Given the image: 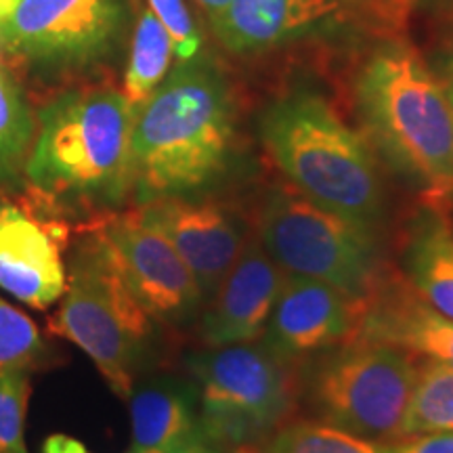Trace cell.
Here are the masks:
<instances>
[{
    "mask_svg": "<svg viewBox=\"0 0 453 453\" xmlns=\"http://www.w3.org/2000/svg\"><path fill=\"white\" fill-rule=\"evenodd\" d=\"M235 141V104L214 61H179L134 107L130 180L139 203L194 194L225 173Z\"/></svg>",
    "mask_w": 453,
    "mask_h": 453,
    "instance_id": "obj_1",
    "label": "cell"
},
{
    "mask_svg": "<svg viewBox=\"0 0 453 453\" xmlns=\"http://www.w3.org/2000/svg\"><path fill=\"white\" fill-rule=\"evenodd\" d=\"M134 105L111 87H76L36 113L24 174L27 189L57 211H113L133 194L130 137ZM93 214V217H95Z\"/></svg>",
    "mask_w": 453,
    "mask_h": 453,
    "instance_id": "obj_2",
    "label": "cell"
},
{
    "mask_svg": "<svg viewBox=\"0 0 453 453\" xmlns=\"http://www.w3.org/2000/svg\"><path fill=\"white\" fill-rule=\"evenodd\" d=\"M353 93L378 154L428 206H443L453 196V107L433 67L410 44H382L364 61Z\"/></svg>",
    "mask_w": 453,
    "mask_h": 453,
    "instance_id": "obj_3",
    "label": "cell"
},
{
    "mask_svg": "<svg viewBox=\"0 0 453 453\" xmlns=\"http://www.w3.org/2000/svg\"><path fill=\"white\" fill-rule=\"evenodd\" d=\"M265 150L294 189L355 223L384 217V183L372 147L315 90H292L260 118Z\"/></svg>",
    "mask_w": 453,
    "mask_h": 453,
    "instance_id": "obj_4",
    "label": "cell"
},
{
    "mask_svg": "<svg viewBox=\"0 0 453 453\" xmlns=\"http://www.w3.org/2000/svg\"><path fill=\"white\" fill-rule=\"evenodd\" d=\"M258 240L283 273L330 283L357 303L387 271L372 226L327 211L292 185L265 196Z\"/></svg>",
    "mask_w": 453,
    "mask_h": 453,
    "instance_id": "obj_5",
    "label": "cell"
},
{
    "mask_svg": "<svg viewBox=\"0 0 453 453\" xmlns=\"http://www.w3.org/2000/svg\"><path fill=\"white\" fill-rule=\"evenodd\" d=\"M61 298L49 332L81 347L113 393L128 399L133 395L134 364L150 336L151 317L95 237L84 229L70 260Z\"/></svg>",
    "mask_w": 453,
    "mask_h": 453,
    "instance_id": "obj_6",
    "label": "cell"
},
{
    "mask_svg": "<svg viewBox=\"0 0 453 453\" xmlns=\"http://www.w3.org/2000/svg\"><path fill=\"white\" fill-rule=\"evenodd\" d=\"M418 364L407 350L355 338L332 349L311 380V405L326 424L390 445L401 441Z\"/></svg>",
    "mask_w": 453,
    "mask_h": 453,
    "instance_id": "obj_7",
    "label": "cell"
},
{
    "mask_svg": "<svg viewBox=\"0 0 453 453\" xmlns=\"http://www.w3.org/2000/svg\"><path fill=\"white\" fill-rule=\"evenodd\" d=\"M133 0H19L0 19V49L44 73L82 72L120 53Z\"/></svg>",
    "mask_w": 453,
    "mask_h": 453,
    "instance_id": "obj_8",
    "label": "cell"
},
{
    "mask_svg": "<svg viewBox=\"0 0 453 453\" xmlns=\"http://www.w3.org/2000/svg\"><path fill=\"white\" fill-rule=\"evenodd\" d=\"M202 390V428L225 443H250L273 434L294 410L288 361L267 344H231L194 364Z\"/></svg>",
    "mask_w": 453,
    "mask_h": 453,
    "instance_id": "obj_9",
    "label": "cell"
},
{
    "mask_svg": "<svg viewBox=\"0 0 453 453\" xmlns=\"http://www.w3.org/2000/svg\"><path fill=\"white\" fill-rule=\"evenodd\" d=\"M147 315L177 321L202 303L194 273L141 206L95 214L84 226Z\"/></svg>",
    "mask_w": 453,
    "mask_h": 453,
    "instance_id": "obj_10",
    "label": "cell"
},
{
    "mask_svg": "<svg viewBox=\"0 0 453 453\" xmlns=\"http://www.w3.org/2000/svg\"><path fill=\"white\" fill-rule=\"evenodd\" d=\"M72 226L65 214L34 194L0 197V290L38 311L64 296V252Z\"/></svg>",
    "mask_w": 453,
    "mask_h": 453,
    "instance_id": "obj_11",
    "label": "cell"
},
{
    "mask_svg": "<svg viewBox=\"0 0 453 453\" xmlns=\"http://www.w3.org/2000/svg\"><path fill=\"white\" fill-rule=\"evenodd\" d=\"M361 304L330 283L286 273L265 344L286 361L326 353L357 338Z\"/></svg>",
    "mask_w": 453,
    "mask_h": 453,
    "instance_id": "obj_12",
    "label": "cell"
},
{
    "mask_svg": "<svg viewBox=\"0 0 453 453\" xmlns=\"http://www.w3.org/2000/svg\"><path fill=\"white\" fill-rule=\"evenodd\" d=\"M139 206L185 260L202 296L211 298L246 243L237 219L220 203L187 196L157 197Z\"/></svg>",
    "mask_w": 453,
    "mask_h": 453,
    "instance_id": "obj_13",
    "label": "cell"
},
{
    "mask_svg": "<svg viewBox=\"0 0 453 453\" xmlns=\"http://www.w3.org/2000/svg\"><path fill=\"white\" fill-rule=\"evenodd\" d=\"M286 273L269 257L258 237H248L240 257L223 277L202 321V338L211 349L248 344L267 330Z\"/></svg>",
    "mask_w": 453,
    "mask_h": 453,
    "instance_id": "obj_14",
    "label": "cell"
},
{
    "mask_svg": "<svg viewBox=\"0 0 453 453\" xmlns=\"http://www.w3.org/2000/svg\"><path fill=\"white\" fill-rule=\"evenodd\" d=\"M357 338L376 340L453 367V319L433 309L403 275L384 271L361 304Z\"/></svg>",
    "mask_w": 453,
    "mask_h": 453,
    "instance_id": "obj_15",
    "label": "cell"
},
{
    "mask_svg": "<svg viewBox=\"0 0 453 453\" xmlns=\"http://www.w3.org/2000/svg\"><path fill=\"white\" fill-rule=\"evenodd\" d=\"M338 11V0H231L208 24L226 50L252 55L319 30Z\"/></svg>",
    "mask_w": 453,
    "mask_h": 453,
    "instance_id": "obj_16",
    "label": "cell"
},
{
    "mask_svg": "<svg viewBox=\"0 0 453 453\" xmlns=\"http://www.w3.org/2000/svg\"><path fill=\"white\" fill-rule=\"evenodd\" d=\"M401 260L403 277L413 290L453 319V225L437 206L413 219Z\"/></svg>",
    "mask_w": 453,
    "mask_h": 453,
    "instance_id": "obj_17",
    "label": "cell"
},
{
    "mask_svg": "<svg viewBox=\"0 0 453 453\" xmlns=\"http://www.w3.org/2000/svg\"><path fill=\"white\" fill-rule=\"evenodd\" d=\"M130 396L133 447L168 451L196 434L194 411L180 390L151 387Z\"/></svg>",
    "mask_w": 453,
    "mask_h": 453,
    "instance_id": "obj_18",
    "label": "cell"
},
{
    "mask_svg": "<svg viewBox=\"0 0 453 453\" xmlns=\"http://www.w3.org/2000/svg\"><path fill=\"white\" fill-rule=\"evenodd\" d=\"M174 57L173 38L150 7H141L133 27L130 55L124 72L122 95L139 107L168 76Z\"/></svg>",
    "mask_w": 453,
    "mask_h": 453,
    "instance_id": "obj_19",
    "label": "cell"
},
{
    "mask_svg": "<svg viewBox=\"0 0 453 453\" xmlns=\"http://www.w3.org/2000/svg\"><path fill=\"white\" fill-rule=\"evenodd\" d=\"M36 118L15 72L0 57V183L24 173L30 156Z\"/></svg>",
    "mask_w": 453,
    "mask_h": 453,
    "instance_id": "obj_20",
    "label": "cell"
},
{
    "mask_svg": "<svg viewBox=\"0 0 453 453\" xmlns=\"http://www.w3.org/2000/svg\"><path fill=\"white\" fill-rule=\"evenodd\" d=\"M430 433H453V367L426 359L418 365L401 439Z\"/></svg>",
    "mask_w": 453,
    "mask_h": 453,
    "instance_id": "obj_21",
    "label": "cell"
},
{
    "mask_svg": "<svg viewBox=\"0 0 453 453\" xmlns=\"http://www.w3.org/2000/svg\"><path fill=\"white\" fill-rule=\"evenodd\" d=\"M265 453H388V445L350 434L326 422H292L277 428Z\"/></svg>",
    "mask_w": 453,
    "mask_h": 453,
    "instance_id": "obj_22",
    "label": "cell"
},
{
    "mask_svg": "<svg viewBox=\"0 0 453 453\" xmlns=\"http://www.w3.org/2000/svg\"><path fill=\"white\" fill-rule=\"evenodd\" d=\"M41 350L42 338L36 324L0 298V373L27 370Z\"/></svg>",
    "mask_w": 453,
    "mask_h": 453,
    "instance_id": "obj_23",
    "label": "cell"
},
{
    "mask_svg": "<svg viewBox=\"0 0 453 453\" xmlns=\"http://www.w3.org/2000/svg\"><path fill=\"white\" fill-rule=\"evenodd\" d=\"M27 396V370L0 373V453H27L24 439Z\"/></svg>",
    "mask_w": 453,
    "mask_h": 453,
    "instance_id": "obj_24",
    "label": "cell"
},
{
    "mask_svg": "<svg viewBox=\"0 0 453 453\" xmlns=\"http://www.w3.org/2000/svg\"><path fill=\"white\" fill-rule=\"evenodd\" d=\"M147 7L154 11L157 19L168 30L179 61H189L200 55L202 34L197 30L185 0H147Z\"/></svg>",
    "mask_w": 453,
    "mask_h": 453,
    "instance_id": "obj_25",
    "label": "cell"
},
{
    "mask_svg": "<svg viewBox=\"0 0 453 453\" xmlns=\"http://www.w3.org/2000/svg\"><path fill=\"white\" fill-rule=\"evenodd\" d=\"M388 453H453V433L413 434L390 443Z\"/></svg>",
    "mask_w": 453,
    "mask_h": 453,
    "instance_id": "obj_26",
    "label": "cell"
},
{
    "mask_svg": "<svg viewBox=\"0 0 453 453\" xmlns=\"http://www.w3.org/2000/svg\"><path fill=\"white\" fill-rule=\"evenodd\" d=\"M42 453H90L82 441L70 437V434H50L44 441Z\"/></svg>",
    "mask_w": 453,
    "mask_h": 453,
    "instance_id": "obj_27",
    "label": "cell"
},
{
    "mask_svg": "<svg viewBox=\"0 0 453 453\" xmlns=\"http://www.w3.org/2000/svg\"><path fill=\"white\" fill-rule=\"evenodd\" d=\"M433 70L439 76L441 84H443L447 99H449V104L453 107V44H451V47H447L443 53H441L439 61H437V67H433Z\"/></svg>",
    "mask_w": 453,
    "mask_h": 453,
    "instance_id": "obj_28",
    "label": "cell"
},
{
    "mask_svg": "<svg viewBox=\"0 0 453 453\" xmlns=\"http://www.w3.org/2000/svg\"><path fill=\"white\" fill-rule=\"evenodd\" d=\"M166 453H214V451L206 443H203V441L197 437V433H196V434H191V437H187L185 441H180V443H177L174 447H170Z\"/></svg>",
    "mask_w": 453,
    "mask_h": 453,
    "instance_id": "obj_29",
    "label": "cell"
},
{
    "mask_svg": "<svg viewBox=\"0 0 453 453\" xmlns=\"http://www.w3.org/2000/svg\"><path fill=\"white\" fill-rule=\"evenodd\" d=\"M194 3L203 11V13H206L208 19H211V17L217 15L219 11H223L231 0H194Z\"/></svg>",
    "mask_w": 453,
    "mask_h": 453,
    "instance_id": "obj_30",
    "label": "cell"
},
{
    "mask_svg": "<svg viewBox=\"0 0 453 453\" xmlns=\"http://www.w3.org/2000/svg\"><path fill=\"white\" fill-rule=\"evenodd\" d=\"M433 7L441 19L453 27V0H433Z\"/></svg>",
    "mask_w": 453,
    "mask_h": 453,
    "instance_id": "obj_31",
    "label": "cell"
},
{
    "mask_svg": "<svg viewBox=\"0 0 453 453\" xmlns=\"http://www.w3.org/2000/svg\"><path fill=\"white\" fill-rule=\"evenodd\" d=\"M17 3H19V0H0V19H3V17L7 15Z\"/></svg>",
    "mask_w": 453,
    "mask_h": 453,
    "instance_id": "obj_32",
    "label": "cell"
},
{
    "mask_svg": "<svg viewBox=\"0 0 453 453\" xmlns=\"http://www.w3.org/2000/svg\"><path fill=\"white\" fill-rule=\"evenodd\" d=\"M127 453H166L162 449H141V447H133V449L127 451Z\"/></svg>",
    "mask_w": 453,
    "mask_h": 453,
    "instance_id": "obj_33",
    "label": "cell"
},
{
    "mask_svg": "<svg viewBox=\"0 0 453 453\" xmlns=\"http://www.w3.org/2000/svg\"><path fill=\"white\" fill-rule=\"evenodd\" d=\"M242 453H243V451H242Z\"/></svg>",
    "mask_w": 453,
    "mask_h": 453,
    "instance_id": "obj_34",
    "label": "cell"
}]
</instances>
